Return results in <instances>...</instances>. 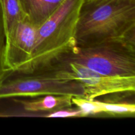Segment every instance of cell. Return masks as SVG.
I'll return each mask as SVG.
<instances>
[{
	"label": "cell",
	"mask_w": 135,
	"mask_h": 135,
	"mask_svg": "<svg viewBox=\"0 0 135 135\" xmlns=\"http://www.w3.org/2000/svg\"><path fill=\"white\" fill-rule=\"evenodd\" d=\"M75 46L125 40L135 43V0H83Z\"/></svg>",
	"instance_id": "1"
},
{
	"label": "cell",
	"mask_w": 135,
	"mask_h": 135,
	"mask_svg": "<svg viewBox=\"0 0 135 135\" xmlns=\"http://www.w3.org/2000/svg\"><path fill=\"white\" fill-rule=\"evenodd\" d=\"M83 1L64 0L48 19L37 28L31 57L16 72H34L75 46V31Z\"/></svg>",
	"instance_id": "2"
},
{
	"label": "cell",
	"mask_w": 135,
	"mask_h": 135,
	"mask_svg": "<svg viewBox=\"0 0 135 135\" xmlns=\"http://www.w3.org/2000/svg\"><path fill=\"white\" fill-rule=\"evenodd\" d=\"M51 61L76 63L109 76H135V43L114 40L86 47L74 46Z\"/></svg>",
	"instance_id": "3"
},
{
	"label": "cell",
	"mask_w": 135,
	"mask_h": 135,
	"mask_svg": "<svg viewBox=\"0 0 135 135\" xmlns=\"http://www.w3.org/2000/svg\"><path fill=\"white\" fill-rule=\"evenodd\" d=\"M34 72L58 79L76 80L84 86V98L90 100L107 94L135 92V76H109L73 63L51 61Z\"/></svg>",
	"instance_id": "4"
},
{
	"label": "cell",
	"mask_w": 135,
	"mask_h": 135,
	"mask_svg": "<svg viewBox=\"0 0 135 135\" xmlns=\"http://www.w3.org/2000/svg\"><path fill=\"white\" fill-rule=\"evenodd\" d=\"M85 96L83 84L75 80L58 79L38 73L7 71L0 80V99L44 95Z\"/></svg>",
	"instance_id": "5"
},
{
	"label": "cell",
	"mask_w": 135,
	"mask_h": 135,
	"mask_svg": "<svg viewBox=\"0 0 135 135\" xmlns=\"http://www.w3.org/2000/svg\"><path fill=\"white\" fill-rule=\"evenodd\" d=\"M36 30L25 17L6 37L5 66L8 71H18L29 60L35 44Z\"/></svg>",
	"instance_id": "6"
},
{
	"label": "cell",
	"mask_w": 135,
	"mask_h": 135,
	"mask_svg": "<svg viewBox=\"0 0 135 135\" xmlns=\"http://www.w3.org/2000/svg\"><path fill=\"white\" fill-rule=\"evenodd\" d=\"M24 13L36 28L43 25L64 0H19Z\"/></svg>",
	"instance_id": "7"
},
{
	"label": "cell",
	"mask_w": 135,
	"mask_h": 135,
	"mask_svg": "<svg viewBox=\"0 0 135 135\" xmlns=\"http://www.w3.org/2000/svg\"><path fill=\"white\" fill-rule=\"evenodd\" d=\"M71 95H44V97L31 100H17L28 112H50L71 108Z\"/></svg>",
	"instance_id": "8"
},
{
	"label": "cell",
	"mask_w": 135,
	"mask_h": 135,
	"mask_svg": "<svg viewBox=\"0 0 135 135\" xmlns=\"http://www.w3.org/2000/svg\"><path fill=\"white\" fill-rule=\"evenodd\" d=\"M6 37L26 15L19 0H0Z\"/></svg>",
	"instance_id": "9"
},
{
	"label": "cell",
	"mask_w": 135,
	"mask_h": 135,
	"mask_svg": "<svg viewBox=\"0 0 135 135\" xmlns=\"http://www.w3.org/2000/svg\"><path fill=\"white\" fill-rule=\"evenodd\" d=\"M102 113L109 115H134L135 113V104L133 103L104 102H100Z\"/></svg>",
	"instance_id": "10"
},
{
	"label": "cell",
	"mask_w": 135,
	"mask_h": 135,
	"mask_svg": "<svg viewBox=\"0 0 135 135\" xmlns=\"http://www.w3.org/2000/svg\"><path fill=\"white\" fill-rule=\"evenodd\" d=\"M73 105H76L83 113V117L101 114L100 101L94 99L90 100L82 96H73Z\"/></svg>",
	"instance_id": "11"
},
{
	"label": "cell",
	"mask_w": 135,
	"mask_h": 135,
	"mask_svg": "<svg viewBox=\"0 0 135 135\" xmlns=\"http://www.w3.org/2000/svg\"><path fill=\"white\" fill-rule=\"evenodd\" d=\"M5 49H6V34L4 26L3 18L0 4V80L4 77L8 70L5 66Z\"/></svg>",
	"instance_id": "12"
},
{
	"label": "cell",
	"mask_w": 135,
	"mask_h": 135,
	"mask_svg": "<svg viewBox=\"0 0 135 135\" xmlns=\"http://www.w3.org/2000/svg\"><path fill=\"white\" fill-rule=\"evenodd\" d=\"M41 117H83V113L80 109H71V108L58 109L53 112H47L46 115H41Z\"/></svg>",
	"instance_id": "13"
}]
</instances>
